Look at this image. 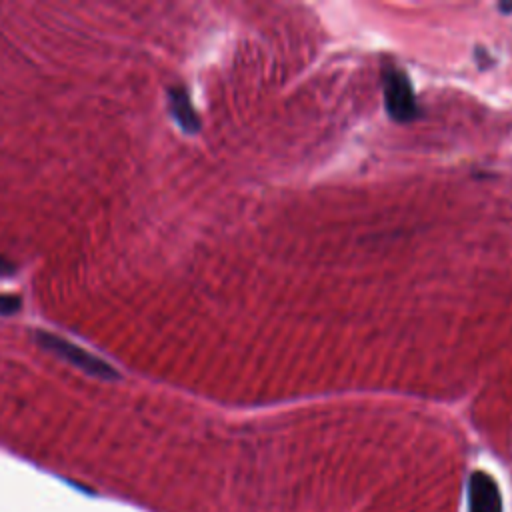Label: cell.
<instances>
[{
    "mask_svg": "<svg viewBox=\"0 0 512 512\" xmlns=\"http://www.w3.org/2000/svg\"><path fill=\"white\" fill-rule=\"evenodd\" d=\"M384 106L392 120L410 122L418 116V102L412 90L410 78L394 64H388L382 72Z\"/></svg>",
    "mask_w": 512,
    "mask_h": 512,
    "instance_id": "cell-1",
    "label": "cell"
},
{
    "mask_svg": "<svg viewBox=\"0 0 512 512\" xmlns=\"http://www.w3.org/2000/svg\"><path fill=\"white\" fill-rule=\"evenodd\" d=\"M36 340H38V344H40L42 348H46L48 352H52V354L64 358L66 362L78 366L80 370H84V372L90 374V376L104 378V380H110V378H116V376H118L116 370H114L108 362H104L102 358H96V356L88 354V352L82 350L80 346H76V344H72V342H68V340L56 336V334L38 332Z\"/></svg>",
    "mask_w": 512,
    "mask_h": 512,
    "instance_id": "cell-2",
    "label": "cell"
},
{
    "mask_svg": "<svg viewBox=\"0 0 512 512\" xmlns=\"http://www.w3.org/2000/svg\"><path fill=\"white\" fill-rule=\"evenodd\" d=\"M468 512H502V496L496 480L476 470L468 480Z\"/></svg>",
    "mask_w": 512,
    "mask_h": 512,
    "instance_id": "cell-3",
    "label": "cell"
},
{
    "mask_svg": "<svg viewBox=\"0 0 512 512\" xmlns=\"http://www.w3.org/2000/svg\"><path fill=\"white\" fill-rule=\"evenodd\" d=\"M168 102H170V112L174 116V120L180 124V128L184 132H198L200 128V118L190 102V96L186 92V88L182 86H172L168 90Z\"/></svg>",
    "mask_w": 512,
    "mask_h": 512,
    "instance_id": "cell-4",
    "label": "cell"
},
{
    "mask_svg": "<svg viewBox=\"0 0 512 512\" xmlns=\"http://www.w3.org/2000/svg\"><path fill=\"white\" fill-rule=\"evenodd\" d=\"M20 308V298L16 296H0V314H12Z\"/></svg>",
    "mask_w": 512,
    "mask_h": 512,
    "instance_id": "cell-5",
    "label": "cell"
},
{
    "mask_svg": "<svg viewBox=\"0 0 512 512\" xmlns=\"http://www.w3.org/2000/svg\"><path fill=\"white\" fill-rule=\"evenodd\" d=\"M14 270L12 264H6L2 258H0V274H10Z\"/></svg>",
    "mask_w": 512,
    "mask_h": 512,
    "instance_id": "cell-6",
    "label": "cell"
}]
</instances>
